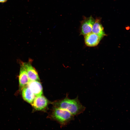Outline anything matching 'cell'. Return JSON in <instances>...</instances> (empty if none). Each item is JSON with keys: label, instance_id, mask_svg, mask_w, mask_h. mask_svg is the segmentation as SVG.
Segmentation results:
<instances>
[{"label": "cell", "instance_id": "cell-5", "mask_svg": "<svg viewBox=\"0 0 130 130\" xmlns=\"http://www.w3.org/2000/svg\"><path fill=\"white\" fill-rule=\"evenodd\" d=\"M22 63L25 69L30 81H40L38 72L32 66L31 62H28Z\"/></svg>", "mask_w": 130, "mask_h": 130}, {"label": "cell", "instance_id": "cell-7", "mask_svg": "<svg viewBox=\"0 0 130 130\" xmlns=\"http://www.w3.org/2000/svg\"><path fill=\"white\" fill-rule=\"evenodd\" d=\"M19 77L20 89L21 90L26 86L30 81L25 69L22 63L21 64Z\"/></svg>", "mask_w": 130, "mask_h": 130}, {"label": "cell", "instance_id": "cell-6", "mask_svg": "<svg viewBox=\"0 0 130 130\" xmlns=\"http://www.w3.org/2000/svg\"><path fill=\"white\" fill-rule=\"evenodd\" d=\"M85 45L89 47L97 46L102 38L98 35L91 32L84 36Z\"/></svg>", "mask_w": 130, "mask_h": 130}, {"label": "cell", "instance_id": "cell-2", "mask_svg": "<svg viewBox=\"0 0 130 130\" xmlns=\"http://www.w3.org/2000/svg\"><path fill=\"white\" fill-rule=\"evenodd\" d=\"M74 115L68 111L54 108L50 115V118L57 122L62 126L67 124L73 119Z\"/></svg>", "mask_w": 130, "mask_h": 130}, {"label": "cell", "instance_id": "cell-3", "mask_svg": "<svg viewBox=\"0 0 130 130\" xmlns=\"http://www.w3.org/2000/svg\"><path fill=\"white\" fill-rule=\"evenodd\" d=\"M95 19L91 16L89 17H84L81 21L80 26V34L83 35L92 32Z\"/></svg>", "mask_w": 130, "mask_h": 130}, {"label": "cell", "instance_id": "cell-1", "mask_svg": "<svg viewBox=\"0 0 130 130\" xmlns=\"http://www.w3.org/2000/svg\"><path fill=\"white\" fill-rule=\"evenodd\" d=\"M55 107L67 110L73 115H77L83 112L85 110V107L80 102L78 97L74 99L66 98L54 103Z\"/></svg>", "mask_w": 130, "mask_h": 130}, {"label": "cell", "instance_id": "cell-10", "mask_svg": "<svg viewBox=\"0 0 130 130\" xmlns=\"http://www.w3.org/2000/svg\"><path fill=\"white\" fill-rule=\"evenodd\" d=\"M21 94L23 99L31 104L33 102L35 96L27 85L21 90Z\"/></svg>", "mask_w": 130, "mask_h": 130}, {"label": "cell", "instance_id": "cell-4", "mask_svg": "<svg viewBox=\"0 0 130 130\" xmlns=\"http://www.w3.org/2000/svg\"><path fill=\"white\" fill-rule=\"evenodd\" d=\"M48 103L47 99L44 96L41 95L36 96L31 104L35 110L43 111L46 109Z\"/></svg>", "mask_w": 130, "mask_h": 130}, {"label": "cell", "instance_id": "cell-8", "mask_svg": "<svg viewBox=\"0 0 130 130\" xmlns=\"http://www.w3.org/2000/svg\"><path fill=\"white\" fill-rule=\"evenodd\" d=\"M101 19L100 17L97 18L93 25L92 32L102 38L106 36L104 30V28L101 22Z\"/></svg>", "mask_w": 130, "mask_h": 130}, {"label": "cell", "instance_id": "cell-11", "mask_svg": "<svg viewBox=\"0 0 130 130\" xmlns=\"http://www.w3.org/2000/svg\"><path fill=\"white\" fill-rule=\"evenodd\" d=\"M8 0H0V3H4L6 2Z\"/></svg>", "mask_w": 130, "mask_h": 130}, {"label": "cell", "instance_id": "cell-9", "mask_svg": "<svg viewBox=\"0 0 130 130\" xmlns=\"http://www.w3.org/2000/svg\"><path fill=\"white\" fill-rule=\"evenodd\" d=\"M27 86L36 96L42 95L43 93V88L40 81H30Z\"/></svg>", "mask_w": 130, "mask_h": 130}]
</instances>
